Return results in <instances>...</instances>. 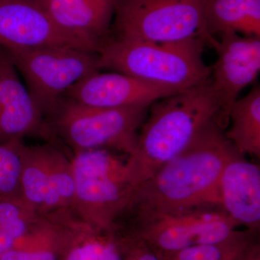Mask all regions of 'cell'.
I'll list each match as a JSON object with an SVG mask.
<instances>
[{"mask_svg": "<svg viewBox=\"0 0 260 260\" xmlns=\"http://www.w3.org/2000/svg\"><path fill=\"white\" fill-rule=\"evenodd\" d=\"M214 121L180 154L135 188L122 213L153 214L220 207L219 182L225 164L238 153Z\"/></svg>", "mask_w": 260, "mask_h": 260, "instance_id": "cell-1", "label": "cell"}, {"mask_svg": "<svg viewBox=\"0 0 260 260\" xmlns=\"http://www.w3.org/2000/svg\"><path fill=\"white\" fill-rule=\"evenodd\" d=\"M216 120L227 126L210 78L153 103L138 133L134 152L126 159L132 185L135 189L148 180Z\"/></svg>", "mask_w": 260, "mask_h": 260, "instance_id": "cell-2", "label": "cell"}, {"mask_svg": "<svg viewBox=\"0 0 260 260\" xmlns=\"http://www.w3.org/2000/svg\"><path fill=\"white\" fill-rule=\"evenodd\" d=\"M204 39L155 43L109 37L99 51L101 70L135 77L158 86L184 91L210 78Z\"/></svg>", "mask_w": 260, "mask_h": 260, "instance_id": "cell-3", "label": "cell"}, {"mask_svg": "<svg viewBox=\"0 0 260 260\" xmlns=\"http://www.w3.org/2000/svg\"><path fill=\"white\" fill-rule=\"evenodd\" d=\"M148 108H99L64 97L47 115L56 145L72 154L105 149L125 154L134 152L138 133Z\"/></svg>", "mask_w": 260, "mask_h": 260, "instance_id": "cell-4", "label": "cell"}, {"mask_svg": "<svg viewBox=\"0 0 260 260\" xmlns=\"http://www.w3.org/2000/svg\"><path fill=\"white\" fill-rule=\"evenodd\" d=\"M239 224L220 207H199L153 214L122 213L112 232L117 239H136L167 260L191 246L221 242Z\"/></svg>", "mask_w": 260, "mask_h": 260, "instance_id": "cell-5", "label": "cell"}, {"mask_svg": "<svg viewBox=\"0 0 260 260\" xmlns=\"http://www.w3.org/2000/svg\"><path fill=\"white\" fill-rule=\"evenodd\" d=\"M74 196L70 209L83 223L112 233L135 190L126 160L105 149L72 154Z\"/></svg>", "mask_w": 260, "mask_h": 260, "instance_id": "cell-6", "label": "cell"}, {"mask_svg": "<svg viewBox=\"0 0 260 260\" xmlns=\"http://www.w3.org/2000/svg\"><path fill=\"white\" fill-rule=\"evenodd\" d=\"M206 0H120L111 37L155 43L215 37L205 25Z\"/></svg>", "mask_w": 260, "mask_h": 260, "instance_id": "cell-7", "label": "cell"}, {"mask_svg": "<svg viewBox=\"0 0 260 260\" xmlns=\"http://www.w3.org/2000/svg\"><path fill=\"white\" fill-rule=\"evenodd\" d=\"M5 51L46 117L75 84L102 71L99 53L91 51L66 47Z\"/></svg>", "mask_w": 260, "mask_h": 260, "instance_id": "cell-8", "label": "cell"}, {"mask_svg": "<svg viewBox=\"0 0 260 260\" xmlns=\"http://www.w3.org/2000/svg\"><path fill=\"white\" fill-rule=\"evenodd\" d=\"M71 155L52 143L28 145L21 154L20 198L37 215L71 208L74 196Z\"/></svg>", "mask_w": 260, "mask_h": 260, "instance_id": "cell-9", "label": "cell"}, {"mask_svg": "<svg viewBox=\"0 0 260 260\" xmlns=\"http://www.w3.org/2000/svg\"><path fill=\"white\" fill-rule=\"evenodd\" d=\"M26 138L54 143L47 118L22 83L8 53L0 47V144Z\"/></svg>", "mask_w": 260, "mask_h": 260, "instance_id": "cell-10", "label": "cell"}, {"mask_svg": "<svg viewBox=\"0 0 260 260\" xmlns=\"http://www.w3.org/2000/svg\"><path fill=\"white\" fill-rule=\"evenodd\" d=\"M210 46L217 59L210 80L222 103L223 115L229 123V112L241 92L254 81L260 71V38L224 32L214 37Z\"/></svg>", "mask_w": 260, "mask_h": 260, "instance_id": "cell-11", "label": "cell"}, {"mask_svg": "<svg viewBox=\"0 0 260 260\" xmlns=\"http://www.w3.org/2000/svg\"><path fill=\"white\" fill-rule=\"evenodd\" d=\"M44 47L91 51L58 28L31 0H0V47L9 50Z\"/></svg>", "mask_w": 260, "mask_h": 260, "instance_id": "cell-12", "label": "cell"}, {"mask_svg": "<svg viewBox=\"0 0 260 260\" xmlns=\"http://www.w3.org/2000/svg\"><path fill=\"white\" fill-rule=\"evenodd\" d=\"M175 93L177 92L171 89L124 73L98 71L75 84L64 97L90 107L149 108L157 101Z\"/></svg>", "mask_w": 260, "mask_h": 260, "instance_id": "cell-13", "label": "cell"}, {"mask_svg": "<svg viewBox=\"0 0 260 260\" xmlns=\"http://www.w3.org/2000/svg\"><path fill=\"white\" fill-rule=\"evenodd\" d=\"M56 26L99 53L111 35L120 0H31Z\"/></svg>", "mask_w": 260, "mask_h": 260, "instance_id": "cell-14", "label": "cell"}, {"mask_svg": "<svg viewBox=\"0 0 260 260\" xmlns=\"http://www.w3.org/2000/svg\"><path fill=\"white\" fill-rule=\"evenodd\" d=\"M220 205L246 229L260 226V167L237 153L224 167L219 182Z\"/></svg>", "mask_w": 260, "mask_h": 260, "instance_id": "cell-15", "label": "cell"}, {"mask_svg": "<svg viewBox=\"0 0 260 260\" xmlns=\"http://www.w3.org/2000/svg\"><path fill=\"white\" fill-rule=\"evenodd\" d=\"M80 223L70 208L39 215L0 260H61Z\"/></svg>", "mask_w": 260, "mask_h": 260, "instance_id": "cell-16", "label": "cell"}, {"mask_svg": "<svg viewBox=\"0 0 260 260\" xmlns=\"http://www.w3.org/2000/svg\"><path fill=\"white\" fill-rule=\"evenodd\" d=\"M205 25L211 37L236 32L260 38V0H206Z\"/></svg>", "mask_w": 260, "mask_h": 260, "instance_id": "cell-17", "label": "cell"}, {"mask_svg": "<svg viewBox=\"0 0 260 260\" xmlns=\"http://www.w3.org/2000/svg\"><path fill=\"white\" fill-rule=\"evenodd\" d=\"M229 125L225 130V137L238 153L259 158V85L234 102L229 109Z\"/></svg>", "mask_w": 260, "mask_h": 260, "instance_id": "cell-18", "label": "cell"}, {"mask_svg": "<svg viewBox=\"0 0 260 260\" xmlns=\"http://www.w3.org/2000/svg\"><path fill=\"white\" fill-rule=\"evenodd\" d=\"M61 260H123V254L112 233L81 221Z\"/></svg>", "mask_w": 260, "mask_h": 260, "instance_id": "cell-19", "label": "cell"}, {"mask_svg": "<svg viewBox=\"0 0 260 260\" xmlns=\"http://www.w3.org/2000/svg\"><path fill=\"white\" fill-rule=\"evenodd\" d=\"M257 231H236L221 242L191 246L178 251L167 260H242L256 244Z\"/></svg>", "mask_w": 260, "mask_h": 260, "instance_id": "cell-20", "label": "cell"}, {"mask_svg": "<svg viewBox=\"0 0 260 260\" xmlns=\"http://www.w3.org/2000/svg\"><path fill=\"white\" fill-rule=\"evenodd\" d=\"M38 215L20 198L0 200V258L13 249Z\"/></svg>", "mask_w": 260, "mask_h": 260, "instance_id": "cell-21", "label": "cell"}, {"mask_svg": "<svg viewBox=\"0 0 260 260\" xmlns=\"http://www.w3.org/2000/svg\"><path fill=\"white\" fill-rule=\"evenodd\" d=\"M23 141L0 144V200L20 198Z\"/></svg>", "mask_w": 260, "mask_h": 260, "instance_id": "cell-22", "label": "cell"}, {"mask_svg": "<svg viewBox=\"0 0 260 260\" xmlns=\"http://www.w3.org/2000/svg\"><path fill=\"white\" fill-rule=\"evenodd\" d=\"M242 260H260L259 244L257 243L255 245L248 251L247 254L243 258Z\"/></svg>", "mask_w": 260, "mask_h": 260, "instance_id": "cell-23", "label": "cell"}]
</instances>
